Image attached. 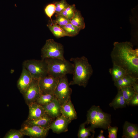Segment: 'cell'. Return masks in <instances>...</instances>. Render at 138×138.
I'll return each mask as SVG.
<instances>
[{
    "label": "cell",
    "instance_id": "9a60e30c",
    "mask_svg": "<svg viewBox=\"0 0 138 138\" xmlns=\"http://www.w3.org/2000/svg\"><path fill=\"white\" fill-rule=\"evenodd\" d=\"M61 114L71 121L76 119L77 115L71 98L61 105Z\"/></svg>",
    "mask_w": 138,
    "mask_h": 138
},
{
    "label": "cell",
    "instance_id": "2e32d148",
    "mask_svg": "<svg viewBox=\"0 0 138 138\" xmlns=\"http://www.w3.org/2000/svg\"><path fill=\"white\" fill-rule=\"evenodd\" d=\"M28 106L29 113L28 119H37L40 118L46 113L42 106L36 102L31 103Z\"/></svg>",
    "mask_w": 138,
    "mask_h": 138
},
{
    "label": "cell",
    "instance_id": "f546056e",
    "mask_svg": "<svg viewBox=\"0 0 138 138\" xmlns=\"http://www.w3.org/2000/svg\"><path fill=\"white\" fill-rule=\"evenodd\" d=\"M55 16L56 18L55 20H52V23L58 24L60 26H63L70 23V20L63 15H58Z\"/></svg>",
    "mask_w": 138,
    "mask_h": 138
},
{
    "label": "cell",
    "instance_id": "7402d4cb",
    "mask_svg": "<svg viewBox=\"0 0 138 138\" xmlns=\"http://www.w3.org/2000/svg\"><path fill=\"white\" fill-rule=\"evenodd\" d=\"M50 30L54 36L57 38H60L67 35L63 29L56 24L52 23L47 25Z\"/></svg>",
    "mask_w": 138,
    "mask_h": 138
},
{
    "label": "cell",
    "instance_id": "d6a6232c",
    "mask_svg": "<svg viewBox=\"0 0 138 138\" xmlns=\"http://www.w3.org/2000/svg\"><path fill=\"white\" fill-rule=\"evenodd\" d=\"M132 106H137L138 105V94L135 93L130 100L129 105Z\"/></svg>",
    "mask_w": 138,
    "mask_h": 138
},
{
    "label": "cell",
    "instance_id": "30bf717a",
    "mask_svg": "<svg viewBox=\"0 0 138 138\" xmlns=\"http://www.w3.org/2000/svg\"><path fill=\"white\" fill-rule=\"evenodd\" d=\"M41 93L38 83V80L33 79L27 89L22 94L28 106L35 102Z\"/></svg>",
    "mask_w": 138,
    "mask_h": 138
},
{
    "label": "cell",
    "instance_id": "f1b7e54d",
    "mask_svg": "<svg viewBox=\"0 0 138 138\" xmlns=\"http://www.w3.org/2000/svg\"><path fill=\"white\" fill-rule=\"evenodd\" d=\"M24 135L20 130L11 129L6 134L4 138H22Z\"/></svg>",
    "mask_w": 138,
    "mask_h": 138
},
{
    "label": "cell",
    "instance_id": "5bb4252c",
    "mask_svg": "<svg viewBox=\"0 0 138 138\" xmlns=\"http://www.w3.org/2000/svg\"><path fill=\"white\" fill-rule=\"evenodd\" d=\"M41 106L46 113L54 119H55L61 114V104L56 98L49 103Z\"/></svg>",
    "mask_w": 138,
    "mask_h": 138
},
{
    "label": "cell",
    "instance_id": "603a6c76",
    "mask_svg": "<svg viewBox=\"0 0 138 138\" xmlns=\"http://www.w3.org/2000/svg\"><path fill=\"white\" fill-rule=\"evenodd\" d=\"M64 30L67 36L73 37L78 34L81 30L71 23L62 26H60Z\"/></svg>",
    "mask_w": 138,
    "mask_h": 138
},
{
    "label": "cell",
    "instance_id": "277c9868",
    "mask_svg": "<svg viewBox=\"0 0 138 138\" xmlns=\"http://www.w3.org/2000/svg\"><path fill=\"white\" fill-rule=\"evenodd\" d=\"M44 60L47 65L48 75L59 78L73 73V63L65 59L49 58Z\"/></svg>",
    "mask_w": 138,
    "mask_h": 138
},
{
    "label": "cell",
    "instance_id": "7c38bea8",
    "mask_svg": "<svg viewBox=\"0 0 138 138\" xmlns=\"http://www.w3.org/2000/svg\"><path fill=\"white\" fill-rule=\"evenodd\" d=\"M33 79L30 73L23 66L21 75L17 83L18 88L22 94L27 89Z\"/></svg>",
    "mask_w": 138,
    "mask_h": 138
},
{
    "label": "cell",
    "instance_id": "7a4b0ae2",
    "mask_svg": "<svg viewBox=\"0 0 138 138\" xmlns=\"http://www.w3.org/2000/svg\"><path fill=\"white\" fill-rule=\"evenodd\" d=\"M74 64L72 80L70 86L77 85L85 87L92 75L93 70L87 58L85 56L72 57L70 59Z\"/></svg>",
    "mask_w": 138,
    "mask_h": 138
},
{
    "label": "cell",
    "instance_id": "484cf974",
    "mask_svg": "<svg viewBox=\"0 0 138 138\" xmlns=\"http://www.w3.org/2000/svg\"><path fill=\"white\" fill-rule=\"evenodd\" d=\"M76 9L75 5H71L64 11L58 14H56L55 16L62 15L70 20L74 16Z\"/></svg>",
    "mask_w": 138,
    "mask_h": 138
},
{
    "label": "cell",
    "instance_id": "ffe728a7",
    "mask_svg": "<svg viewBox=\"0 0 138 138\" xmlns=\"http://www.w3.org/2000/svg\"><path fill=\"white\" fill-rule=\"evenodd\" d=\"M109 71L114 82L127 74L124 69L114 64H113L112 67L109 69Z\"/></svg>",
    "mask_w": 138,
    "mask_h": 138
},
{
    "label": "cell",
    "instance_id": "cb8c5ba5",
    "mask_svg": "<svg viewBox=\"0 0 138 138\" xmlns=\"http://www.w3.org/2000/svg\"><path fill=\"white\" fill-rule=\"evenodd\" d=\"M54 94H41L36 102L41 105L47 104L55 98Z\"/></svg>",
    "mask_w": 138,
    "mask_h": 138
},
{
    "label": "cell",
    "instance_id": "4fadbf2b",
    "mask_svg": "<svg viewBox=\"0 0 138 138\" xmlns=\"http://www.w3.org/2000/svg\"><path fill=\"white\" fill-rule=\"evenodd\" d=\"M55 119L50 117L46 112L44 115L37 119H27L23 124L28 126H38L49 129L50 126Z\"/></svg>",
    "mask_w": 138,
    "mask_h": 138
},
{
    "label": "cell",
    "instance_id": "4316f807",
    "mask_svg": "<svg viewBox=\"0 0 138 138\" xmlns=\"http://www.w3.org/2000/svg\"><path fill=\"white\" fill-rule=\"evenodd\" d=\"M85 122L81 124L80 125L77 134L79 138H87L91 135L90 131L89 128H86Z\"/></svg>",
    "mask_w": 138,
    "mask_h": 138
},
{
    "label": "cell",
    "instance_id": "9c48e42d",
    "mask_svg": "<svg viewBox=\"0 0 138 138\" xmlns=\"http://www.w3.org/2000/svg\"><path fill=\"white\" fill-rule=\"evenodd\" d=\"M50 129L40 126H28L22 124L20 130L24 135L31 138H43L47 136Z\"/></svg>",
    "mask_w": 138,
    "mask_h": 138
},
{
    "label": "cell",
    "instance_id": "e0dca14e",
    "mask_svg": "<svg viewBox=\"0 0 138 138\" xmlns=\"http://www.w3.org/2000/svg\"><path fill=\"white\" fill-rule=\"evenodd\" d=\"M122 138H138V128L137 125L126 121L123 126Z\"/></svg>",
    "mask_w": 138,
    "mask_h": 138
},
{
    "label": "cell",
    "instance_id": "836d02e7",
    "mask_svg": "<svg viewBox=\"0 0 138 138\" xmlns=\"http://www.w3.org/2000/svg\"><path fill=\"white\" fill-rule=\"evenodd\" d=\"M135 93L138 94V84L137 82L134 83L132 86Z\"/></svg>",
    "mask_w": 138,
    "mask_h": 138
},
{
    "label": "cell",
    "instance_id": "8992f818",
    "mask_svg": "<svg viewBox=\"0 0 138 138\" xmlns=\"http://www.w3.org/2000/svg\"><path fill=\"white\" fill-rule=\"evenodd\" d=\"M23 66L30 73L33 79L38 80L48 75V67L44 60H28Z\"/></svg>",
    "mask_w": 138,
    "mask_h": 138
},
{
    "label": "cell",
    "instance_id": "d6986e66",
    "mask_svg": "<svg viewBox=\"0 0 138 138\" xmlns=\"http://www.w3.org/2000/svg\"><path fill=\"white\" fill-rule=\"evenodd\" d=\"M126 105V102L123 96L121 89H118L117 95L112 101L109 103V106L113 107L116 110L118 108L125 107Z\"/></svg>",
    "mask_w": 138,
    "mask_h": 138
},
{
    "label": "cell",
    "instance_id": "44dd1931",
    "mask_svg": "<svg viewBox=\"0 0 138 138\" xmlns=\"http://www.w3.org/2000/svg\"><path fill=\"white\" fill-rule=\"evenodd\" d=\"M70 23L81 30L84 29L85 27L84 18L80 12L76 9L74 16L70 20Z\"/></svg>",
    "mask_w": 138,
    "mask_h": 138
},
{
    "label": "cell",
    "instance_id": "6da1fadb",
    "mask_svg": "<svg viewBox=\"0 0 138 138\" xmlns=\"http://www.w3.org/2000/svg\"><path fill=\"white\" fill-rule=\"evenodd\" d=\"M110 54L113 64L124 69L128 75L138 78V49H134L132 43L126 41L115 42Z\"/></svg>",
    "mask_w": 138,
    "mask_h": 138
},
{
    "label": "cell",
    "instance_id": "ac0fdd59",
    "mask_svg": "<svg viewBox=\"0 0 138 138\" xmlns=\"http://www.w3.org/2000/svg\"><path fill=\"white\" fill-rule=\"evenodd\" d=\"M138 79L127 74L114 82V84L119 89L123 87L132 86L134 83L137 82Z\"/></svg>",
    "mask_w": 138,
    "mask_h": 138
},
{
    "label": "cell",
    "instance_id": "3957f363",
    "mask_svg": "<svg viewBox=\"0 0 138 138\" xmlns=\"http://www.w3.org/2000/svg\"><path fill=\"white\" fill-rule=\"evenodd\" d=\"M86 124H90L89 128L94 134L95 129L100 128L105 129H107L111 122V115L104 112L99 106L93 105L87 111Z\"/></svg>",
    "mask_w": 138,
    "mask_h": 138
},
{
    "label": "cell",
    "instance_id": "52a82bcc",
    "mask_svg": "<svg viewBox=\"0 0 138 138\" xmlns=\"http://www.w3.org/2000/svg\"><path fill=\"white\" fill-rule=\"evenodd\" d=\"M72 92L66 75L59 78L54 94L61 105L71 98Z\"/></svg>",
    "mask_w": 138,
    "mask_h": 138
},
{
    "label": "cell",
    "instance_id": "1f68e13d",
    "mask_svg": "<svg viewBox=\"0 0 138 138\" xmlns=\"http://www.w3.org/2000/svg\"><path fill=\"white\" fill-rule=\"evenodd\" d=\"M109 135L108 138H116L117 137V134L118 128L117 126L112 127L110 125L108 126Z\"/></svg>",
    "mask_w": 138,
    "mask_h": 138
},
{
    "label": "cell",
    "instance_id": "4dcf8cb0",
    "mask_svg": "<svg viewBox=\"0 0 138 138\" xmlns=\"http://www.w3.org/2000/svg\"><path fill=\"white\" fill-rule=\"evenodd\" d=\"M55 7L54 3H51L47 5L44 9L45 13L47 16L51 20L52 23V20L51 17L55 12Z\"/></svg>",
    "mask_w": 138,
    "mask_h": 138
},
{
    "label": "cell",
    "instance_id": "83f0119b",
    "mask_svg": "<svg viewBox=\"0 0 138 138\" xmlns=\"http://www.w3.org/2000/svg\"><path fill=\"white\" fill-rule=\"evenodd\" d=\"M54 4L55 7V13L56 14H58L62 12L70 5L65 0H61L60 1L55 2Z\"/></svg>",
    "mask_w": 138,
    "mask_h": 138
},
{
    "label": "cell",
    "instance_id": "5b68a950",
    "mask_svg": "<svg viewBox=\"0 0 138 138\" xmlns=\"http://www.w3.org/2000/svg\"><path fill=\"white\" fill-rule=\"evenodd\" d=\"M64 50L63 45L53 39L46 41L41 49V59L49 58H57L65 59L64 56Z\"/></svg>",
    "mask_w": 138,
    "mask_h": 138
},
{
    "label": "cell",
    "instance_id": "ba28073f",
    "mask_svg": "<svg viewBox=\"0 0 138 138\" xmlns=\"http://www.w3.org/2000/svg\"><path fill=\"white\" fill-rule=\"evenodd\" d=\"M58 80V78L48 75L38 80L41 94H54Z\"/></svg>",
    "mask_w": 138,
    "mask_h": 138
},
{
    "label": "cell",
    "instance_id": "8fae6325",
    "mask_svg": "<svg viewBox=\"0 0 138 138\" xmlns=\"http://www.w3.org/2000/svg\"><path fill=\"white\" fill-rule=\"evenodd\" d=\"M72 121L61 114L56 118L49 126L50 129L55 133L59 134L68 131V127Z\"/></svg>",
    "mask_w": 138,
    "mask_h": 138
},
{
    "label": "cell",
    "instance_id": "e575fe53",
    "mask_svg": "<svg viewBox=\"0 0 138 138\" xmlns=\"http://www.w3.org/2000/svg\"><path fill=\"white\" fill-rule=\"evenodd\" d=\"M103 131L102 130H101L99 135L97 137V138H105V137L103 135Z\"/></svg>",
    "mask_w": 138,
    "mask_h": 138
},
{
    "label": "cell",
    "instance_id": "d4e9b609",
    "mask_svg": "<svg viewBox=\"0 0 138 138\" xmlns=\"http://www.w3.org/2000/svg\"><path fill=\"white\" fill-rule=\"evenodd\" d=\"M123 96L125 100L127 105H129L130 100L135 94L132 86L126 87L120 89Z\"/></svg>",
    "mask_w": 138,
    "mask_h": 138
}]
</instances>
